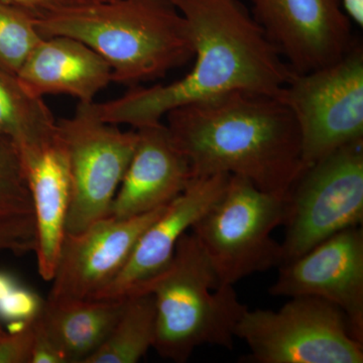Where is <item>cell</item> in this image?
I'll use <instances>...</instances> for the list:
<instances>
[{"label":"cell","mask_w":363,"mask_h":363,"mask_svg":"<svg viewBox=\"0 0 363 363\" xmlns=\"http://www.w3.org/2000/svg\"><path fill=\"white\" fill-rule=\"evenodd\" d=\"M169 1L188 25L192 70L171 84L135 86L117 99L95 104L105 123L152 125L177 107L233 90L277 96L295 74L238 0Z\"/></svg>","instance_id":"1"},{"label":"cell","mask_w":363,"mask_h":363,"mask_svg":"<svg viewBox=\"0 0 363 363\" xmlns=\"http://www.w3.org/2000/svg\"><path fill=\"white\" fill-rule=\"evenodd\" d=\"M193 178L228 174L288 197L306 166L292 112L274 95L233 90L166 114Z\"/></svg>","instance_id":"2"},{"label":"cell","mask_w":363,"mask_h":363,"mask_svg":"<svg viewBox=\"0 0 363 363\" xmlns=\"http://www.w3.org/2000/svg\"><path fill=\"white\" fill-rule=\"evenodd\" d=\"M43 38L81 40L111 66L112 82L135 87L194 59L188 25L169 0H112L37 16Z\"/></svg>","instance_id":"3"},{"label":"cell","mask_w":363,"mask_h":363,"mask_svg":"<svg viewBox=\"0 0 363 363\" xmlns=\"http://www.w3.org/2000/svg\"><path fill=\"white\" fill-rule=\"evenodd\" d=\"M156 303L160 357L188 362L197 347L233 350L235 327L248 307L233 286L221 285L192 233L182 236L169 267L147 288Z\"/></svg>","instance_id":"4"},{"label":"cell","mask_w":363,"mask_h":363,"mask_svg":"<svg viewBox=\"0 0 363 363\" xmlns=\"http://www.w3.org/2000/svg\"><path fill=\"white\" fill-rule=\"evenodd\" d=\"M286 212V197L230 176L220 199L191 228L221 285L283 264V248L272 233L284 225Z\"/></svg>","instance_id":"5"},{"label":"cell","mask_w":363,"mask_h":363,"mask_svg":"<svg viewBox=\"0 0 363 363\" xmlns=\"http://www.w3.org/2000/svg\"><path fill=\"white\" fill-rule=\"evenodd\" d=\"M255 363H362L363 343L336 306L295 297L278 311L250 310L235 327Z\"/></svg>","instance_id":"6"},{"label":"cell","mask_w":363,"mask_h":363,"mask_svg":"<svg viewBox=\"0 0 363 363\" xmlns=\"http://www.w3.org/2000/svg\"><path fill=\"white\" fill-rule=\"evenodd\" d=\"M277 97L297 121L306 167L363 138V47L330 65L294 74Z\"/></svg>","instance_id":"7"},{"label":"cell","mask_w":363,"mask_h":363,"mask_svg":"<svg viewBox=\"0 0 363 363\" xmlns=\"http://www.w3.org/2000/svg\"><path fill=\"white\" fill-rule=\"evenodd\" d=\"M286 199L283 264L344 229L359 226L363 220V138L306 167Z\"/></svg>","instance_id":"8"},{"label":"cell","mask_w":363,"mask_h":363,"mask_svg":"<svg viewBox=\"0 0 363 363\" xmlns=\"http://www.w3.org/2000/svg\"><path fill=\"white\" fill-rule=\"evenodd\" d=\"M71 177L66 233H82L111 215L112 203L128 171L138 130L123 131L98 116L95 102H79L75 114L58 121Z\"/></svg>","instance_id":"9"},{"label":"cell","mask_w":363,"mask_h":363,"mask_svg":"<svg viewBox=\"0 0 363 363\" xmlns=\"http://www.w3.org/2000/svg\"><path fill=\"white\" fill-rule=\"evenodd\" d=\"M252 18L295 74L330 65L358 40L342 0H250Z\"/></svg>","instance_id":"10"},{"label":"cell","mask_w":363,"mask_h":363,"mask_svg":"<svg viewBox=\"0 0 363 363\" xmlns=\"http://www.w3.org/2000/svg\"><path fill=\"white\" fill-rule=\"evenodd\" d=\"M274 297H315L338 308L363 343V231L344 229L298 259L279 266Z\"/></svg>","instance_id":"11"},{"label":"cell","mask_w":363,"mask_h":363,"mask_svg":"<svg viewBox=\"0 0 363 363\" xmlns=\"http://www.w3.org/2000/svg\"><path fill=\"white\" fill-rule=\"evenodd\" d=\"M164 207L131 218L108 216L82 233H66L47 300H91L104 290L125 266L140 235Z\"/></svg>","instance_id":"12"},{"label":"cell","mask_w":363,"mask_h":363,"mask_svg":"<svg viewBox=\"0 0 363 363\" xmlns=\"http://www.w3.org/2000/svg\"><path fill=\"white\" fill-rule=\"evenodd\" d=\"M230 176L219 174L193 178L143 231L116 278L91 300H123L147 292L150 284L171 264L182 236L220 199Z\"/></svg>","instance_id":"13"},{"label":"cell","mask_w":363,"mask_h":363,"mask_svg":"<svg viewBox=\"0 0 363 363\" xmlns=\"http://www.w3.org/2000/svg\"><path fill=\"white\" fill-rule=\"evenodd\" d=\"M138 143L109 216L131 218L167 206L193 179L190 164L162 123L136 128Z\"/></svg>","instance_id":"14"},{"label":"cell","mask_w":363,"mask_h":363,"mask_svg":"<svg viewBox=\"0 0 363 363\" xmlns=\"http://www.w3.org/2000/svg\"><path fill=\"white\" fill-rule=\"evenodd\" d=\"M30 94L43 98L67 94L79 102H94L112 82L111 66L81 40L70 37L44 38L16 74Z\"/></svg>","instance_id":"15"},{"label":"cell","mask_w":363,"mask_h":363,"mask_svg":"<svg viewBox=\"0 0 363 363\" xmlns=\"http://www.w3.org/2000/svg\"><path fill=\"white\" fill-rule=\"evenodd\" d=\"M32 196L35 222L38 271L45 281L55 274L66 235L71 202V177L68 156L58 133L44 149L21 157Z\"/></svg>","instance_id":"16"},{"label":"cell","mask_w":363,"mask_h":363,"mask_svg":"<svg viewBox=\"0 0 363 363\" xmlns=\"http://www.w3.org/2000/svg\"><path fill=\"white\" fill-rule=\"evenodd\" d=\"M123 300H45L39 319L67 363H85L104 343L123 312Z\"/></svg>","instance_id":"17"},{"label":"cell","mask_w":363,"mask_h":363,"mask_svg":"<svg viewBox=\"0 0 363 363\" xmlns=\"http://www.w3.org/2000/svg\"><path fill=\"white\" fill-rule=\"evenodd\" d=\"M57 133L58 121L43 98L30 94L16 74L0 67V136L25 157L54 142Z\"/></svg>","instance_id":"18"},{"label":"cell","mask_w":363,"mask_h":363,"mask_svg":"<svg viewBox=\"0 0 363 363\" xmlns=\"http://www.w3.org/2000/svg\"><path fill=\"white\" fill-rule=\"evenodd\" d=\"M156 303L150 292L125 298L123 312L108 337L85 363L140 362L156 338Z\"/></svg>","instance_id":"19"},{"label":"cell","mask_w":363,"mask_h":363,"mask_svg":"<svg viewBox=\"0 0 363 363\" xmlns=\"http://www.w3.org/2000/svg\"><path fill=\"white\" fill-rule=\"evenodd\" d=\"M35 228L32 196L20 152L0 136V230Z\"/></svg>","instance_id":"20"},{"label":"cell","mask_w":363,"mask_h":363,"mask_svg":"<svg viewBox=\"0 0 363 363\" xmlns=\"http://www.w3.org/2000/svg\"><path fill=\"white\" fill-rule=\"evenodd\" d=\"M35 20L37 16L28 9L0 0V67L4 70L18 73L44 39Z\"/></svg>","instance_id":"21"},{"label":"cell","mask_w":363,"mask_h":363,"mask_svg":"<svg viewBox=\"0 0 363 363\" xmlns=\"http://www.w3.org/2000/svg\"><path fill=\"white\" fill-rule=\"evenodd\" d=\"M45 300L37 293L18 285L0 300V320L9 324H26L39 316Z\"/></svg>","instance_id":"22"},{"label":"cell","mask_w":363,"mask_h":363,"mask_svg":"<svg viewBox=\"0 0 363 363\" xmlns=\"http://www.w3.org/2000/svg\"><path fill=\"white\" fill-rule=\"evenodd\" d=\"M32 350L33 321L0 337V363H30Z\"/></svg>","instance_id":"23"},{"label":"cell","mask_w":363,"mask_h":363,"mask_svg":"<svg viewBox=\"0 0 363 363\" xmlns=\"http://www.w3.org/2000/svg\"><path fill=\"white\" fill-rule=\"evenodd\" d=\"M30 363H67L63 353L48 335L39 316L33 321V350Z\"/></svg>","instance_id":"24"},{"label":"cell","mask_w":363,"mask_h":363,"mask_svg":"<svg viewBox=\"0 0 363 363\" xmlns=\"http://www.w3.org/2000/svg\"><path fill=\"white\" fill-rule=\"evenodd\" d=\"M4 1L11 2L16 6L28 9L37 16H43V14L62 7L59 0H4Z\"/></svg>","instance_id":"25"},{"label":"cell","mask_w":363,"mask_h":363,"mask_svg":"<svg viewBox=\"0 0 363 363\" xmlns=\"http://www.w3.org/2000/svg\"><path fill=\"white\" fill-rule=\"evenodd\" d=\"M342 6L350 21L363 28V0H342Z\"/></svg>","instance_id":"26"},{"label":"cell","mask_w":363,"mask_h":363,"mask_svg":"<svg viewBox=\"0 0 363 363\" xmlns=\"http://www.w3.org/2000/svg\"><path fill=\"white\" fill-rule=\"evenodd\" d=\"M18 285V281L11 274L0 271V300Z\"/></svg>","instance_id":"27"},{"label":"cell","mask_w":363,"mask_h":363,"mask_svg":"<svg viewBox=\"0 0 363 363\" xmlns=\"http://www.w3.org/2000/svg\"><path fill=\"white\" fill-rule=\"evenodd\" d=\"M59 1L62 6H81L102 4V2L112 1V0H59Z\"/></svg>","instance_id":"28"},{"label":"cell","mask_w":363,"mask_h":363,"mask_svg":"<svg viewBox=\"0 0 363 363\" xmlns=\"http://www.w3.org/2000/svg\"><path fill=\"white\" fill-rule=\"evenodd\" d=\"M6 330H4V327L1 326V324H0V337H1L4 334H6Z\"/></svg>","instance_id":"29"}]
</instances>
